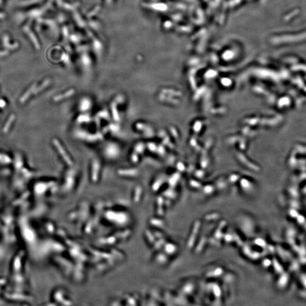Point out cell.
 Listing matches in <instances>:
<instances>
[{"label":"cell","instance_id":"obj_1","mask_svg":"<svg viewBox=\"0 0 306 306\" xmlns=\"http://www.w3.org/2000/svg\"><path fill=\"white\" fill-rule=\"evenodd\" d=\"M53 143L56 146V148L58 150V152L60 153V154H61V157L64 159V160H65V162H66V163L68 165H73V163L72 159H70V158L69 157L68 154L66 153L65 150L62 146V145H61L60 142L58 140L55 139V140H53Z\"/></svg>","mask_w":306,"mask_h":306},{"label":"cell","instance_id":"obj_2","mask_svg":"<svg viewBox=\"0 0 306 306\" xmlns=\"http://www.w3.org/2000/svg\"><path fill=\"white\" fill-rule=\"evenodd\" d=\"M75 94V90L73 89H72V90H70L69 91H67L65 93H64V94L62 95H60L58 97H55V100L56 101H58V100H61L64 99L65 98H69L71 96H72L73 95H74Z\"/></svg>","mask_w":306,"mask_h":306},{"label":"cell","instance_id":"obj_3","mask_svg":"<svg viewBox=\"0 0 306 306\" xmlns=\"http://www.w3.org/2000/svg\"><path fill=\"white\" fill-rule=\"evenodd\" d=\"M99 163L98 162H94L93 164V175L95 176V178L97 177V170H99Z\"/></svg>","mask_w":306,"mask_h":306}]
</instances>
